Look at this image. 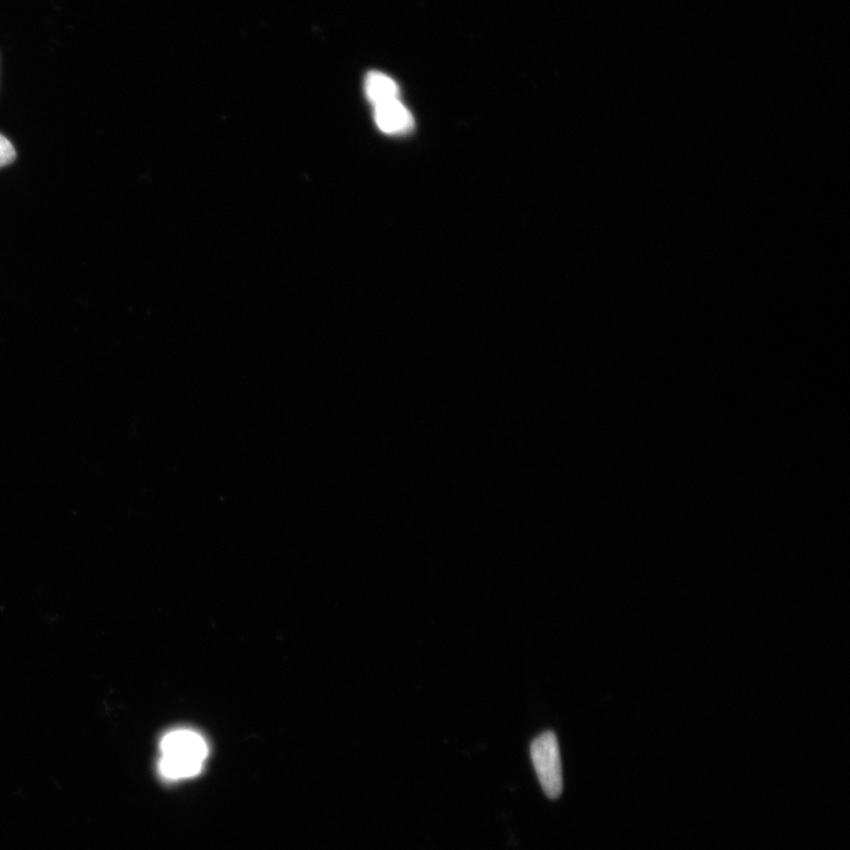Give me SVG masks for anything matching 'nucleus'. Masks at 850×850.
<instances>
[{
  "instance_id": "obj_5",
  "label": "nucleus",
  "mask_w": 850,
  "mask_h": 850,
  "mask_svg": "<svg viewBox=\"0 0 850 850\" xmlns=\"http://www.w3.org/2000/svg\"><path fill=\"white\" fill-rule=\"evenodd\" d=\"M15 147L12 146L5 136L0 134V168L9 166V164L15 161Z\"/></svg>"
},
{
  "instance_id": "obj_2",
  "label": "nucleus",
  "mask_w": 850,
  "mask_h": 850,
  "mask_svg": "<svg viewBox=\"0 0 850 850\" xmlns=\"http://www.w3.org/2000/svg\"><path fill=\"white\" fill-rule=\"evenodd\" d=\"M530 757L540 785L550 799H558L564 788L558 738L547 732L533 740Z\"/></svg>"
},
{
  "instance_id": "obj_3",
  "label": "nucleus",
  "mask_w": 850,
  "mask_h": 850,
  "mask_svg": "<svg viewBox=\"0 0 850 850\" xmlns=\"http://www.w3.org/2000/svg\"><path fill=\"white\" fill-rule=\"evenodd\" d=\"M375 120L379 129L388 134H402L414 127L413 116L399 100L376 105Z\"/></svg>"
},
{
  "instance_id": "obj_4",
  "label": "nucleus",
  "mask_w": 850,
  "mask_h": 850,
  "mask_svg": "<svg viewBox=\"0 0 850 850\" xmlns=\"http://www.w3.org/2000/svg\"><path fill=\"white\" fill-rule=\"evenodd\" d=\"M367 99L375 105L399 100V87L395 82L380 73L368 74L365 82Z\"/></svg>"
},
{
  "instance_id": "obj_1",
  "label": "nucleus",
  "mask_w": 850,
  "mask_h": 850,
  "mask_svg": "<svg viewBox=\"0 0 850 850\" xmlns=\"http://www.w3.org/2000/svg\"><path fill=\"white\" fill-rule=\"evenodd\" d=\"M209 747L204 739L190 730H175L161 740L160 774L177 780L198 775L208 759Z\"/></svg>"
}]
</instances>
